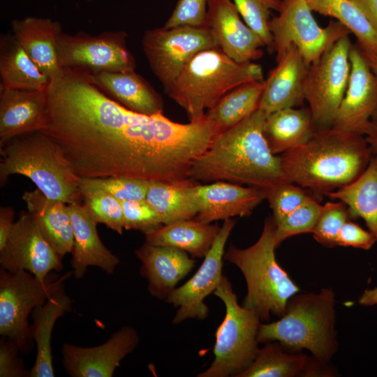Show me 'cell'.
I'll return each instance as SVG.
<instances>
[{"label": "cell", "instance_id": "6da1fadb", "mask_svg": "<svg viewBox=\"0 0 377 377\" xmlns=\"http://www.w3.org/2000/svg\"><path fill=\"white\" fill-rule=\"evenodd\" d=\"M47 94L41 131L57 142L80 178L184 181L215 135L206 118L180 124L163 113L133 112L76 71L62 69L50 80Z\"/></svg>", "mask_w": 377, "mask_h": 377}, {"label": "cell", "instance_id": "7a4b0ae2", "mask_svg": "<svg viewBox=\"0 0 377 377\" xmlns=\"http://www.w3.org/2000/svg\"><path fill=\"white\" fill-rule=\"evenodd\" d=\"M266 117L258 108L218 134L193 161L188 177L199 183L223 181L263 190L286 182L279 155L272 154L263 135Z\"/></svg>", "mask_w": 377, "mask_h": 377}, {"label": "cell", "instance_id": "3957f363", "mask_svg": "<svg viewBox=\"0 0 377 377\" xmlns=\"http://www.w3.org/2000/svg\"><path fill=\"white\" fill-rule=\"evenodd\" d=\"M279 157L284 179L316 197L354 182L373 155L364 135L330 127L317 129L304 143Z\"/></svg>", "mask_w": 377, "mask_h": 377}, {"label": "cell", "instance_id": "277c9868", "mask_svg": "<svg viewBox=\"0 0 377 377\" xmlns=\"http://www.w3.org/2000/svg\"><path fill=\"white\" fill-rule=\"evenodd\" d=\"M335 296L332 289L318 293H296L288 301L279 320L260 324L259 343L279 342L292 353L308 350L318 360L329 363L338 349L335 330Z\"/></svg>", "mask_w": 377, "mask_h": 377}, {"label": "cell", "instance_id": "5b68a950", "mask_svg": "<svg viewBox=\"0 0 377 377\" xmlns=\"http://www.w3.org/2000/svg\"><path fill=\"white\" fill-rule=\"evenodd\" d=\"M0 186L10 176H25L47 198L66 204L80 202V177L61 146L42 131L16 136L0 146Z\"/></svg>", "mask_w": 377, "mask_h": 377}, {"label": "cell", "instance_id": "8992f818", "mask_svg": "<svg viewBox=\"0 0 377 377\" xmlns=\"http://www.w3.org/2000/svg\"><path fill=\"white\" fill-rule=\"evenodd\" d=\"M264 80L262 66L239 63L220 48L204 50L184 66L167 94L186 112L189 121L202 119L226 93L244 83Z\"/></svg>", "mask_w": 377, "mask_h": 377}, {"label": "cell", "instance_id": "52a82bcc", "mask_svg": "<svg viewBox=\"0 0 377 377\" xmlns=\"http://www.w3.org/2000/svg\"><path fill=\"white\" fill-rule=\"evenodd\" d=\"M275 229L273 218L266 219L255 244L246 249L231 244L223 256L245 278L247 293L242 305L255 312L261 321H268L271 314L282 317L288 300L300 292L276 259Z\"/></svg>", "mask_w": 377, "mask_h": 377}, {"label": "cell", "instance_id": "ba28073f", "mask_svg": "<svg viewBox=\"0 0 377 377\" xmlns=\"http://www.w3.org/2000/svg\"><path fill=\"white\" fill-rule=\"evenodd\" d=\"M214 295L223 302L226 313L215 334L214 361L197 376L237 377L259 350L257 334L261 320L255 312L239 304L227 276H223Z\"/></svg>", "mask_w": 377, "mask_h": 377}, {"label": "cell", "instance_id": "9c48e42d", "mask_svg": "<svg viewBox=\"0 0 377 377\" xmlns=\"http://www.w3.org/2000/svg\"><path fill=\"white\" fill-rule=\"evenodd\" d=\"M73 274L40 281L27 271L0 269V334L15 341L22 353L33 347L28 318L34 309L48 297Z\"/></svg>", "mask_w": 377, "mask_h": 377}, {"label": "cell", "instance_id": "30bf717a", "mask_svg": "<svg viewBox=\"0 0 377 377\" xmlns=\"http://www.w3.org/2000/svg\"><path fill=\"white\" fill-rule=\"evenodd\" d=\"M312 12L306 0H282L279 15L269 22L276 59L293 45L309 66L339 39L350 34L337 20L320 27Z\"/></svg>", "mask_w": 377, "mask_h": 377}, {"label": "cell", "instance_id": "8fae6325", "mask_svg": "<svg viewBox=\"0 0 377 377\" xmlns=\"http://www.w3.org/2000/svg\"><path fill=\"white\" fill-rule=\"evenodd\" d=\"M58 61L61 69L93 75L101 72L135 71V58L127 47L124 31H107L98 35L83 31L61 33L57 40Z\"/></svg>", "mask_w": 377, "mask_h": 377}, {"label": "cell", "instance_id": "7c38bea8", "mask_svg": "<svg viewBox=\"0 0 377 377\" xmlns=\"http://www.w3.org/2000/svg\"><path fill=\"white\" fill-rule=\"evenodd\" d=\"M352 45L346 35L309 66L304 97L317 129L332 127L348 83Z\"/></svg>", "mask_w": 377, "mask_h": 377}, {"label": "cell", "instance_id": "4fadbf2b", "mask_svg": "<svg viewBox=\"0 0 377 377\" xmlns=\"http://www.w3.org/2000/svg\"><path fill=\"white\" fill-rule=\"evenodd\" d=\"M142 46L149 66L166 92L186 64L198 52L218 47L207 27H163L147 30Z\"/></svg>", "mask_w": 377, "mask_h": 377}, {"label": "cell", "instance_id": "5bb4252c", "mask_svg": "<svg viewBox=\"0 0 377 377\" xmlns=\"http://www.w3.org/2000/svg\"><path fill=\"white\" fill-rule=\"evenodd\" d=\"M235 223L232 219L224 220L200 267L186 283L175 288L165 300L177 308L172 321L173 325L187 319L207 318L209 308L205 300L214 293L223 276L225 247Z\"/></svg>", "mask_w": 377, "mask_h": 377}, {"label": "cell", "instance_id": "9a60e30c", "mask_svg": "<svg viewBox=\"0 0 377 377\" xmlns=\"http://www.w3.org/2000/svg\"><path fill=\"white\" fill-rule=\"evenodd\" d=\"M1 267L27 271L45 281L52 271L62 269V258L44 237L29 212L22 211L5 247L0 251Z\"/></svg>", "mask_w": 377, "mask_h": 377}, {"label": "cell", "instance_id": "2e32d148", "mask_svg": "<svg viewBox=\"0 0 377 377\" xmlns=\"http://www.w3.org/2000/svg\"><path fill=\"white\" fill-rule=\"evenodd\" d=\"M349 60L348 86L332 127L364 136L377 108V80L358 46H351Z\"/></svg>", "mask_w": 377, "mask_h": 377}, {"label": "cell", "instance_id": "e0dca14e", "mask_svg": "<svg viewBox=\"0 0 377 377\" xmlns=\"http://www.w3.org/2000/svg\"><path fill=\"white\" fill-rule=\"evenodd\" d=\"M139 341L137 331L124 326L96 346L66 343L61 349L62 364L72 377H112L121 361L136 348Z\"/></svg>", "mask_w": 377, "mask_h": 377}, {"label": "cell", "instance_id": "ac0fdd59", "mask_svg": "<svg viewBox=\"0 0 377 377\" xmlns=\"http://www.w3.org/2000/svg\"><path fill=\"white\" fill-rule=\"evenodd\" d=\"M205 27L217 47L237 62H252L263 54L265 43L242 20L231 0H208Z\"/></svg>", "mask_w": 377, "mask_h": 377}, {"label": "cell", "instance_id": "d6986e66", "mask_svg": "<svg viewBox=\"0 0 377 377\" xmlns=\"http://www.w3.org/2000/svg\"><path fill=\"white\" fill-rule=\"evenodd\" d=\"M198 207L195 220L211 223L234 216H248L265 199V191L254 186L218 181L193 188Z\"/></svg>", "mask_w": 377, "mask_h": 377}, {"label": "cell", "instance_id": "ffe728a7", "mask_svg": "<svg viewBox=\"0 0 377 377\" xmlns=\"http://www.w3.org/2000/svg\"><path fill=\"white\" fill-rule=\"evenodd\" d=\"M276 60L265 80L259 103L267 114L295 108L305 101L304 84L309 66L297 48L291 45Z\"/></svg>", "mask_w": 377, "mask_h": 377}, {"label": "cell", "instance_id": "44dd1931", "mask_svg": "<svg viewBox=\"0 0 377 377\" xmlns=\"http://www.w3.org/2000/svg\"><path fill=\"white\" fill-rule=\"evenodd\" d=\"M141 261L140 273L147 281L151 296L166 300L178 283L191 272L195 260L184 251L145 242L135 250Z\"/></svg>", "mask_w": 377, "mask_h": 377}, {"label": "cell", "instance_id": "7402d4cb", "mask_svg": "<svg viewBox=\"0 0 377 377\" xmlns=\"http://www.w3.org/2000/svg\"><path fill=\"white\" fill-rule=\"evenodd\" d=\"M47 112V90L0 87V146L16 136L43 131Z\"/></svg>", "mask_w": 377, "mask_h": 377}, {"label": "cell", "instance_id": "603a6c76", "mask_svg": "<svg viewBox=\"0 0 377 377\" xmlns=\"http://www.w3.org/2000/svg\"><path fill=\"white\" fill-rule=\"evenodd\" d=\"M68 205L73 233V275L76 279H82L89 266L98 267L112 274L119 259L101 242L97 222L82 203L76 202Z\"/></svg>", "mask_w": 377, "mask_h": 377}, {"label": "cell", "instance_id": "cb8c5ba5", "mask_svg": "<svg viewBox=\"0 0 377 377\" xmlns=\"http://www.w3.org/2000/svg\"><path fill=\"white\" fill-rule=\"evenodd\" d=\"M10 27L13 37L50 80L61 73L57 50V40L62 33L59 22L29 16L13 20Z\"/></svg>", "mask_w": 377, "mask_h": 377}, {"label": "cell", "instance_id": "d4e9b609", "mask_svg": "<svg viewBox=\"0 0 377 377\" xmlns=\"http://www.w3.org/2000/svg\"><path fill=\"white\" fill-rule=\"evenodd\" d=\"M335 371L328 363L313 355L292 353L279 342L270 341L259 348L249 367L237 377L334 376Z\"/></svg>", "mask_w": 377, "mask_h": 377}, {"label": "cell", "instance_id": "484cf974", "mask_svg": "<svg viewBox=\"0 0 377 377\" xmlns=\"http://www.w3.org/2000/svg\"><path fill=\"white\" fill-rule=\"evenodd\" d=\"M102 91L127 109L146 115L163 113L161 96L135 71L89 75Z\"/></svg>", "mask_w": 377, "mask_h": 377}, {"label": "cell", "instance_id": "4316f807", "mask_svg": "<svg viewBox=\"0 0 377 377\" xmlns=\"http://www.w3.org/2000/svg\"><path fill=\"white\" fill-rule=\"evenodd\" d=\"M22 198L27 212L54 251L62 258L72 253L73 233L68 204L47 198L37 188L25 191Z\"/></svg>", "mask_w": 377, "mask_h": 377}, {"label": "cell", "instance_id": "83f0119b", "mask_svg": "<svg viewBox=\"0 0 377 377\" xmlns=\"http://www.w3.org/2000/svg\"><path fill=\"white\" fill-rule=\"evenodd\" d=\"M72 309V300L64 290V284L58 288L46 300L31 313L33 324L31 335L36 345V356L31 369V377H54L51 338L56 321Z\"/></svg>", "mask_w": 377, "mask_h": 377}, {"label": "cell", "instance_id": "f1b7e54d", "mask_svg": "<svg viewBox=\"0 0 377 377\" xmlns=\"http://www.w3.org/2000/svg\"><path fill=\"white\" fill-rule=\"evenodd\" d=\"M317 128L309 108H284L267 114L263 135L275 155L307 141Z\"/></svg>", "mask_w": 377, "mask_h": 377}, {"label": "cell", "instance_id": "f546056e", "mask_svg": "<svg viewBox=\"0 0 377 377\" xmlns=\"http://www.w3.org/2000/svg\"><path fill=\"white\" fill-rule=\"evenodd\" d=\"M50 82L13 35L1 36V88L44 91Z\"/></svg>", "mask_w": 377, "mask_h": 377}, {"label": "cell", "instance_id": "4dcf8cb0", "mask_svg": "<svg viewBox=\"0 0 377 377\" xmlns=\"http://www.w3.org/2000/svg\"><path fill=\"white\" fill-rule=\"evenodd\" d=\"M220 230L217 223H204L194 219L163 225L145 235V242L175 247L202 258L212 247Z\"/></svg>", "mask_w": 377, "mask_h": 377}, {"label": "cell", "instance_id": "1f68e13d", "mask_svg": "<svg viewBox=\"0 0 377 377\" xmlns=\"http://www.w3.org/2000/svg\"><path fill=\"white\" fill-rule=\"evenodd\" d=\"M198 183L190 178L178 182L149 181L146 200L163 225L192 219L198 214L193 193Z\"/></svg>", "mask_w": 377, "mask_h": 377}, {"label": "cell", "instance_id": "d6a6232c", "mask_svg": "<svg viewBox=\"0 0 377 377\" xmlns=\"http://www.w3.org/2000/svg\"><path fill=\"white\" fill-rule=\"evenodd\" d=\"M328 195L346 205L350 219H362L377 241V157L354 182Z\"/></svg>", "mask_w": 377, "mask_h": 377}, {"label": "cell", "instance_id": "836d02e7", "mask_svg": "<svg viewBox=\"0 0 377 377\" xmlns=\"http://www.w3.org/2000/svg\"><path fill=\"white\" fill-rule=\"evenodd\" d=\"M310 9L334 18L357 39L365 56L377 55V29L351 0H306Z\"/></svg>", "mask_w": 377, "mask_h": 377}, {"label": "cell", "instance_id": "e575fe53", "mask_svg": "<svg viewBox=\"0 0 377 377\" xmlns=\"http://www.w3.org/2000/svg\"><path fill=\"white\" fill-rule=\"evenodd\" d=\"M265 80L242 84L223 96L205 112L221 133L235 126L259 108Z\"/></svg>", "mask_w": 377, "mask_h": 377}, {"label": "cell", "instance_id": "d590c367", "mask_svg": "<svg viewBox=\"0 0 377 377\" xmlns=\"http://www.w3.org/2000/svg\"><path fill=\"white\" fill-rule=\"evenodd\" d=\"M79 185L82 204L97 223L104 224L121 235L124 229L121 202L104 190Z\"/></svg>", "mask_w": 377, "mask_h": 377}, {"label": "cell", "instance_id": "8d00e7d4", "mask_svg": "<svg viewBox=\"0 0 377 377\" xmlns=\"http://www.w3.org/2000/svg\"><path fill=\"white\" fill-rule=\"evenodd\" d=\"M244 22L262 38L269 52L274 51L269 29L271 10L279 12L282 0H232Z\"/></svg>", "mask_w": 377, "mask_h": 377}, {"label": "cell", "instance_id": "74e56055", "mask_svg": "<svg viewBox=\"0 0 377 377\" xmlns=\"http://www.w3.org/2000/svg\"><path fill=\"white\" fill-rule=\"evenodd\" d=\"M322 205L313 198L275 223L276 248L286 239L303 233H311L320 213Z\"/></svg>", "mask_w": 377, "mask_h": 377}, {"label": "cell", "instance_id": "f35d334b", "mask_svg": "<svg viewBox=\"0 0 377 377\" xmlns=\"http://www.w3.org/2000/svg\"><path fill=\"white\" fill-rule=\"evenodd\" d=\"M265 191L275 223L304 203L316 198L308 190L289 182H283Z\"/></svg>", "mask_w": 377, "mask_h": 377}, {"label": "cell", "instance_id": "ab89813d", "mask_svg": "<svg viewBox=\"0 0 377 377\" xmlns=\"http://www.w3.org/2000/svg\"><path fill=\"white\" fill-rule=\"evenodd\" d=\"M350 219L348 207L342 201L327 202L312 231L314 239L326 247L337 246L339 233L343 224Z\"/></svg>", "mask_w": 377, "mask_h": 377}, {"label": "cell", "instance_id": "60d3db41", "mask_svg": "<svg viewBox=\"0 0 377 377\" xmlns=\"http://www.w3.org/2000/svg\"><path fill=\"white\" fill-rule=\"evenodd\" d=\"M79 184L104 190L124 202L146 199L149 181L124 177H80Z\"/></svg>", "mask_w": 377, "mask_h": 377}, {"label": "cell", "instance_id": "b9f144b4", "mask_svg": "<svg viewBox=\"0 0 377 377\" xmlns=\"http://www.w3.org/2000/svg\"><path fill=\"white\" fill-rule=\"evenodd\" d=\"M124 228L149 233L163 224L160 216L146 199L121 202Z\"/></svg>", "mask_w": 377, "mask_h": 377}, {"label": "cell", "instance_id": "7bdbcfd3", "mask_svg": "<svg viewBox=\"0 0 377 377\" xmlns=\"http://www.w3.org/2000/svg\"><path fill=\"white\" fill-rule=\"evenodd\" d=\"M208 0H178L163 27H205Z\"/></svg>", "mask_w": 377, "mask_h": 377}, {"label": "cell", "instance_id": "ee69618b", "mask_svg": "<svg viewBox=\"0 0 377 377\" xmlns=\"http://www.w3.org/2000/svg\"><path fill=\"white\" fill-rule=\"evenodd\" d=\"M0 341V377H27L30 371L25 369L19 357L18 344L5 337Z\"/></svg>", "mask_w": 377, "mask_h": 377}, {"label": "cell", "instance_id": "f6af8a7d", "mask_svg": "<svg viewBox=\"0 0 377 377\" xmlns=\"http://www.w3.org/2000/svg\"><path fill=\"white\" fill-rule=\"evenodd\" d=\"M376 242V237L369 230L363 229L348 219L339 233L337 246L369 250Z\"/></svg>", "mask_w": 377, "mask_h": 377}, {"label": "cell", "instance_id": "bcb514c9", "mask_svg": "<svg viewBox=\"0 0 377 377\" xmlns=\"http://www.w3.org/2000/svg\"><path fill=\"white\" fill-rule=\"evenodd\" d=\"M15 211L10 206L0 207V251L2 250L8 241L14 221Z\"/></svg>", "mask_w": 377, "mask_h": 377}, {"label": "cell", "instance_id": "7dc6e473", "mask_svg": "<svg viewBox=\"0 0 377 377\" xmlns=\"http://www.w3.org/2000/svg\"><path fill=\"white\" fill-rule=\"evenodd\" d=\"M364 137L372 155L377 157V108L371 118Z\"/></svg>", "mask_w": 377, "mask_h": 377}, {"label": "cell", "instance_id": "c3c4849f", "mask_svg": "<svg viewBox=\"0 0 377 377\" xmlns=\"http://www.w3.org/2000/svg\"><path fill=\"white\" fill-rule=\"evenodd\" d=\"M377 29V0H351Z\"/></svg>", "mask_w": 377, "mask_h": 377}, {"label": "cell", "instance_id": "681fc988", "mask_svg": "<svg viewBox=\"0 0 377 377\" xmlns=\"http://www.w3.org/2000/svg\"><path fill=\"white\" fill-rule=\"evenodd\" d=\"M358 303L362 306H371L377 304V287L367 289L359 297Z\"/></svg>", "mask_w": 377, "mask_h": 377}, {"label": "cell", "instance_id": "f907efd6", "mask_svg": "<svg viewBox=\"0 0 377 377\" xmlns=\"http://www.w3.org/2000/svg\"><path fill=\"white\" fill-rule=\"evenodd\" d=\"M365 56V55H364ZM371 71L377 80V55L365 56Z\"/></svg>", "mask_w": 377, "mask_h": 377}, {"label": "cell", "instance_id": "816d5d0a", "mask_svg": "<svg viewBox=\"0 0 377 377\" xmlns=\"http://www.w3.org/2000/svg\"><path fill=\"white\" fill-rule=\"evenodd\" d=\"M87 1L89 2V1H93V0H87Z\"/></svg>", "mask_w": 377, "mask_h": 377}]
</instances>
